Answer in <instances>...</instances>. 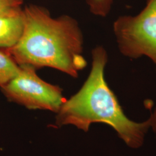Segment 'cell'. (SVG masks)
Here are the masks:
<instances>
[{
	"label": "cell",
	"instance_id": "obj_1",
	"mask_svg": "<svg viewBox=\"0 0 156 156\" xmlns=\"http://www.w3.org/2000/svg\"><path fill=\"white\" fill-rule=\"evenodd\" d=\"M24 28L16 45L5 49L19 66L50 67L73 78L84 68L83 38L76 20L64 15L53 18L35 5L23 9Z\"/></svg>",
	"mask_w": 156,
	"mask_h": 156
},
{
	"label": "cell",
	"instance_id": "obj_2",
	"mask_svg": "<svg viewBox=\"0 0 156 156\" xmlns=\"http://www.w3.org/2000/svg\"><path fill=\"white\" fill-rule=\"evenodd\" d=\"M92 67L81 89L65 101L56 113L57 127L71 125L87 132L93 123L111 126L128 147H141L151 128L149 119L138 123L124 113L116 96L106 83L104 70L108 62L105 49L97 46L92 51Z\"/></svg>",
	"mask_w": 156,
	"mask_h": 156
},
{
	"label": "cell",
	"instance_id": "obj_4",
	"mask_svg": "<svg viewBox=\"0 0 156 156\" xmlns=\"http://www.w3.org/2000/svg\"><path fill=\"white\" fill-rule=\"evenodd\" d=\"M18 75L1 87L10 101L31 110H45L57 113L66 100L58 86L39 78L36 69L22 66Z\"/></svg>",
	"mask_w": 156,
	"mask_h": 156
},
{
	"label": "cell",
	"instance_id": "obj_9",
	"mask_svg": "<svg viewBox=\"0 0 156 156\" xmlns=\"http://www.w3.org/2000/svg\"><path fill=\"white\" fill-rule=\"evenodd\" d=\"M151 123V128L156 133V107L153 112L151 113V116L149 118Z\"/></svg>",
	"mask_w": 156,
	"mask_h": 156
},
{
	"label": "cell",
	"instance_id": "obj_5",
	"mask_svg": "<svg viewBox=\"0 0 156 156\" xmlns=\"http://www.w3.org/2000/svg\"><path fill=\"white\" fill-rule=\"evenodd\" d=\"M24 28L22 8L0 15V49H9L16 45Z\"/></svg>",
	"mask_w": 156,
	"mask_h": 156
},
{
	"label": "cell",
	"instance_id": "obj_6",
	"mask_svg": "<svg viewBox=\"0 0 156 156\" xmlns=\"http://www.w3.org/2000/svg\"><path fill=\"white\" fill-rule=\"evenodd\" d=\"M20 67L5 49H0V87L15 78L20 71Z\"/></svg>",
	"mask_w": 156,
	"mask_h": 156
},
{
	"label": "cell",
	"instance_id": "obj_10",
	"mask_svg": "<svg viewBox=\"0 0 156 156\" xmlns=\"http://www.w3.org/2000/svg\"><path fill=\"white\" fill-rule=\"evenodd\" d=\"M17 1H20V2H23V0H17Z\"/></svg>",
	"mask_w": 156,
	"mask_h": 156
},
{
	"label": "cell",
	"instance_id": "obj_7",
	"mask_svg": "<svg viewBox=\"0 0 156 156\" xmlns=\"http://www.w3.org/2000/svg\"><path fill=\"white\" fill-rule=\"evenodd\" d=\"M86 2L92 13L105 17L111 11L113 0H86Z\"/></svg>",
	"mask_w": 156,
	"mask_h": 156
},
{
	"label": "cell",
	"instance_id": "obj_8",
	"mask_svg": "<svg viewBox=\"0 0 156 156\" xmlns=\"http://www.w3.org/2000/svg\"><path fill=\"white\" fill-rule=\"evenodd\" d=\"M22 3L17 0H0V15L9 13L21 8Z\"/></svg>",
	"mask_w": 156,
	"mask_h": 156
},
{
	"label": "cell",
	"instance_id": "obj_3",
	"mask_svg": "<svg viewBox=\"0 0 156 156\" xmlns=\"http://www.w3.org/2000/svg\"><path fill=\"white\" fill-rule=\"evenodd\" d=\"M113 31L123 55L133 59L146 56L156 67V0H146L137 15L119 17Z\"/></svg>",
	"mask_w": 156,
	"mask_h": 156
}]
</instances>
